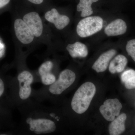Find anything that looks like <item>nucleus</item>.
<instances>
[{
	"mask_svg": "<svg viewBox=\"0 0 135 135\" xmlns=\"http://www.w3.org/2000/svg\"><path fill=\"white\" fill-rule=\"evenodd\" d=\"M135 76V71L133 70H129L125 71L122 74L121 80L125 83L126 81Z\"/></svg>",
	"mask_w": 135,
	"mask_h": 135,
	"instance_id": "18",
	"label": "nucleus"
},
{
	"mask_svg": "<svg viewBox=\"0 0 135 135\" xmlns=\"http://www.w3.org/2000/svg\"><path fill=\"white\" fill-rule=\"evenodd\" d=\"M53 67V63L51 61L44 62L39 67V73L44 85H50L56 80L55 76L51 73Z\"/></svg>",
	"mask_w": 135,
	"mask_h": 135,
	"instance_id": "11",
	"label": "nucleus"
},
{
	"mask_svg": "<svg viewBox=\"0 0 135 135\" xmlns=\"http://www.w3.org/2000/svg\"><path fill=\"white\" fill-rule=\"evenodd\" d=\"M126 50L128 55L135 62V39H131L127 42Z\"/></svg>",
	"mask_w": 135,
	"mask_h": 135,
	"instance_id": "17",
	"label": "nucleus"
},
{
	"mask_svg": "<svg viewBox=\"0 0 135 135\" xmlns=\"http://www.w3.org/2000/svg\"><path fill=\"white\" fill-rule=\"evenodd\" d=\"M66 49L73 58L85 57L88 54L86 46L84 44L79 42L68 44Z\"/></svg>",
	"mask_w": 135,
	"mask_h": 135,
	"instance_id": "14",
	"label": "nucleus"
},
{
	"mask_svg": "<svg viewBox=\"0 0 135 135\" xmlns=\"http://www.w3.org/2000/svg\"><path fill=\"white\" fill-rule=\"evenodd\" d=\"M127 116L122 113L112 121L109 126V132L111 135H120L125 130V122Z\"/></svg>",
	"mask_w": 135,
	"mask_h": 135,
	"instance_id": "13",
	"label": "nucleus"
},
{
	"mask_svg": "<svg viewBox=\"0 0 135 135\" xmlns=\"http://www.w3.org/2000/svg\"><path fill=\"white\" fill-rule=\"evenodd\" d=\"M28 1L33 4L39 5L43 2L44 0H28Z\"/></svg>",
	"mask_w": 135,
	"mask_h": 135,
	"instance_id": "22",
	"label": "nucleus"
},
{
	"mask_svg": "<svg viewBox=\"0 0 135 135\" xmlns=\"http://www.w3.org/2000/svg\"><path fill=\"white\" fill-rule=\"evenodd\" d=\"M125 84V86L128 89L135 88V76L126 81Z\"/></svg>",
	"mask_w": 135,
	"mask_h": 135,
	"instance_id": "19",
	"label": "nucleus"
},
{
	"mask_svg": "<svg viewBox=\"0 0 135 135\" xmlns=\"http://www.w3.org/2000/svg\"><path fill=\"white\" fill-rule=\"evenodd\" d=\"M5 86L2 80L0 78V97L2 95L4 91Z\"/></svg>",
	"mask_w": 135,
	"mask_h": 135,
	"instance_id": "20",
	"label": "nucleus"
},
{
	"mask_svg": "<svg viewBox=\"0 0 135 135\" xmlns=\"http://www.w3.org/2000/svg\"><path fill=\"white\" fill-rule=\"evenodd\" d=\"M76 75L71 70H65L61 72L58 79L51 84L49 91L54 95H60L69 88L75 81Z\"/></svg>",
	"mask_w": 135,
	"mask_h": 135,
	"instance_id": "3",
	"label": "nucleus"
},
{
	"mask_svg": "<svg viewBox=\"0 0 135 135\" xmlns=\"http://www.w3.org/2000/svg\"><path fill=\"white\" fill-rule=\"evenodd\" d=\"M103 18L99 16L87 17L81 20L77 25L76 32L81 38L92 36L100 31L103 27Z\"/></svg>",
	"mask_w": 135,
	"mask_h": 135,
	"instance_id": "2",
	"label": "nucleus"
},
{
	"mask_svg": "<svg viewBox=\"0 0 135 135\" xmlns=\"http://www.w3.org/2000/svg\"><path fill=\"white\" fill-rule=\"evenodd\" d=\"M96 91V87L92 83L86 82L81 85L73 97L71 104L73 110L79 114L85 112L88 109Z\"/></svg>",
	"mask_w": 135,
	"mask_h": 135,
	"instance_id": "1",
	"label": "nucleus"
},
{
	"mask_svg": "<svg viewBox=\"0 0 135 135\" xmlns=\"http://www.w3.org/2000/svg\"><path fill=\"white\" fill-rule=\"evenodd\" d=\"M27 122L29 124L30 130L38 134L53 133L56 130V126L54 122L48 119H32L29 118Z\"/></svg>",
	"mask_w": 135,
	"mask_h": 135,
	"instance_id": "5",
	"label": "nucleus"
},
{
	"mask_svg": "<svg viewBox=\"0 0 135 135\" xmlns=\"http://www.w3.org/2000/svg\"><path fill=\"white\" fill-rule=\"evenodd\" d=\"M127 30V23L122 19H117L107 26L104 29L105 33L107 36H116L122 35Z\"/></svg>",
	"mask_w": 135,
	"mask_h": 135,
	"instance_id": "10",
	"label": "nucleus"
},
{
	"mask_svg": "<svg viewBox=\"0 0 135 135\" xmlns=\"http://www.w3.org/2000/svg\"><path fill=\"white\" fill-rule=\"evenodd\" d=\"M128 60L125 56L118 55L111 61L109 66V71L112 74L123 71L127 64Z\"/></svg>",
	"mask_w": 135,
	"mask_h": 135,
	"instance_id": "15",
	"label": "nucleus"
},
{
	"mask_svg": "<svg viewBox=\"0 0 135 135\" xmlns=\"http://www.w3.org/2000/svg\"><path fill=\"white\" fill-rule=\"evenodd\" d=\"M10 0H0V8L4 7L8 4Z\"/></svg>",
	"mask_w": 135,
	"mask_h": 135,
	"instance_id": "21",
	"label": "nucleus"
},
{
	"mask_svg": "<svg viewBox=\"0 0 135 135\" xmlns=\"http://www.w3.org/2000/svg\"><path fill=\"white\" fill-rule=\"evenodd\" d=\"M17 79L19 82L20 97L22 100H25L31 93V85L33 81V76L31 73L25 71L19 74Z\"/></svg>",
	"mask_w": 135,
	"mask_h": 135,
	"instance_id": "7",
	"label": "nucleus"
},
{
	"mask_svg": "<svg viewBox=\"0 0 135 135\" xmlns=\"http://www.w3.org/2000/svg\"><path fill=\"white\" fill-rule=\"evenodd\" d=\"M45 19L54 25L57 29L62 30L69 24L70 19L67 16L59 14L57 10L52 8L46 12Z\"/></svg>",
	"mask_w": 135,
	"mask_h": 135,
	"instance_id": "9",
	"label": "nucleus"
},
{
	"mask_svg": "<svg viewBox=\"0 0 135 135\" xmlns=\"http://www.w3.org/2000/svg\"><path fill=\"white\" fill-rule=\"evenodd\" d=\"M99 0H80L77 5V10L78 12H81L82 17L89 16L93 13L92 5V3L97 2Z\"/></svg>",
	"mask_w": 135,
	"mask_h": 135,
	"instance_id": "16",
	"label": "nucleus"
},
{
	"mask_svg": "<svg viewBox=\"0 0 135 135\" xmlns=\"http://www.w3.org/2000/svg\"><path fill=\"white\" fill-rule=\"evenodd\" d=\"M122 106L117 98L105 100L100 106L99 111L104 119L108 121H112L120 114Z\"/></svg>",
	"mask_w": 135,
	"mask_h": 135,
	"instance_id": "4",
	"label": "nucleus"
},
{
	"mask_svg": "<svg viewBox=\"0 0 135 135\" xmlns=\"http://www.w3.org/2000/svg\"><path fill=\"white\" fill-rule=\"evenodd\" d=\"M14 29L17 38L21 43L28 44L33 41L34 35L23 20L18 18L15 20Z\"/></svg>",
	"mask_w": 135,
	"mask_h": 135,
	"instance_id": "6",
	"label": "nucleus"
},
{
	"mask_svg": "<svg viewBox=\"0 0 135 135\" xmlns=\"http://www.w3.org/2000/svg\"><path fill=\"white\" fill-rule=\"evenodd\" d=\"M23 20L35 37L41 36L43 31V24L41 18L37 12L33 11L26 14L23 17Z\"/></svg>",
	"mask_w": 135,
	"mask_h": 135,
	"instance_id": "8",
	"label": "nucleus"
},
{
	"mask_svg": "<svg viewBox=\"0 0 135 135\" xmlns=\"http://www.w3.org/2000/svg\"><path fill=\"white\" fill-rule=\"evenodd\" d=\"M116 54V51L114 49L110 50L104 52L94 63L92 69L97 73L104 71L107 69L109 62Z\"/></svg>",
	"mask_w": 135,
	"mask_h": 135,
	"instance_id": "12",
	"label": "nucleus"
}]
</instances>
